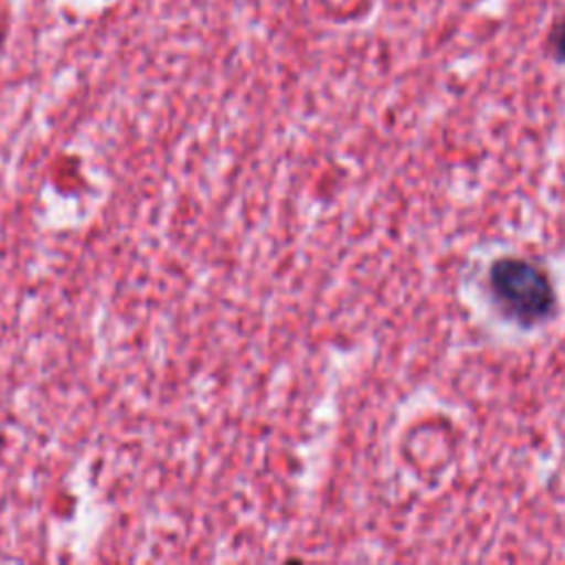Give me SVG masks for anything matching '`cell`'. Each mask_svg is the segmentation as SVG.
<instances>
[{"mask_svg":"<svg viewBox=\"0 0 565 565\" xmlns=\"http://www.w3.org/2000/svg\"><path fill=\"white\" fill-rule=\"evenodd\" d=\"M490 289L497 305L523 324L545 320L556 305L547 274L521 258L497 260L490 269Z\"/></svg>","mask_w":565,"mask_h":565,"instance_id":"cell-1","label":"cell"},{"mask_svg":"<svg viewBox=\"0 0 565 565\" xmlns=\"http://www.w3.org/2000/svg\"><path fill=\"white\" fill-rule=\"evenodd\" d=\"M556 51H558V55L565 60V22L558 26V31H556Z\"/></svg>","mask_w":565,"mask_h":565,"instance_id":"cell-2","label":"cell"}]
</instances>
